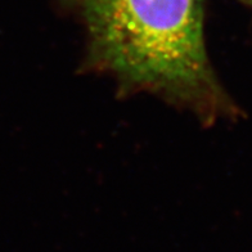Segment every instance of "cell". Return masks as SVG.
<instances>
[{"instance_id": "obj_1", "label": "cell", "mask_w": 252, "mask_h": 252, "mask_svg": "<svg viewBox=\"0 0 252 252\" xmlns=\"http://www.w3.org/2000/svg\"><path fill=\"white\" fill-rule=\"evenodd\" d=\"M79 17L87 67L210 123L229 110L206 52L203 0H61Z\"/></svg>"}]
</instances>
